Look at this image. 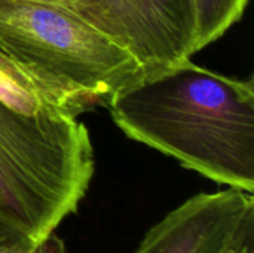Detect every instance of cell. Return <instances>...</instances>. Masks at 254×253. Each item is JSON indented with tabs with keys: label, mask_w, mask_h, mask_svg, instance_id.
I'll use <instances>...</instances> for the list:
<instances>
[{
	"label": "cell",
	"mask_w": 254,
	"mask_h": 253,
	"mask_svg": "<svg viewBox=\"0 0 254 253\" xmlns=\"http://www.w3.org/2000/svg\"><path fill=\"white\" fill-rule=\"evenodd\" d=\"M33 1L49 3V4H54V6L67 9V10H70L71 13H74L76 16H77L79 9H80V6H82V3H83V0H33Z\"/></svg>",
	"instance_id": "30bf717a"
},
{
	"label": "cell",
	"mask_w": 254,
	"mask_h": 253,
	"mask_svg": "<svg viewBox=\"0 0 254 253\" xmlns=\"http://www.w3.org/2000/svg\"><path fill=\"white\" fill-rule=\"evenodd\" d=\"M208 253H254V200L240 210Z\"/></svg>",
	"instance_id": "ba28073f"
},
{
	"label": "cell",
	"mask_w": 254,
	"mask_h": 253,
	"mask_svg": "<svg viewBox=\"0 0 254 253\" xmlns=\"http://www.w3.org/2000/svg\"><path fill=\"white\" fill-rule=\"evenodd\" d=\"M95 155L79 118L25 115L0 100V222L39 245L77 212Z\"/></svg>",
	"instance_id": "7a4b0ae2"
},
{
	"label": "cell",
	"mask_w": 254,
	"mask_h": 253,
	"mask_svg": "<svg viewBox=\"0 0 254 253\" xmlns=\"http://www.w3.org/2000/svg\"><path fill=\"white\" fill-rule=\"evenodd\" d=\"M0 52L79 118L144 78L137 58L67 9L0 0Z\"/></svg>",
	"instance_id": "3957f363"
},
{
	"label": "cell",
	"mask_w": 254,
	"mask_h": 253,
	"mask_svg": "<svg viewBox=\"0 0 254 253\" xmlns=\"http://www.w3.org/2000/svg\"><path fill=\"white\" fill-rule=\"evenodd\" d=\"M28 253H65V246L64 242L55 233H52L39 245H36Z\"/></svg>",
	"instance_id": "9c48e42d"
},
{
	"label": "cell",
	"mask_w": 254,
	"mask_h": 253,
	"mask_svg": "<svg viewBox=\"0 0 254 253\" xmlns=\"http://www.w3.org/2000/svg\"><path fill=\"white\" fill-rule=\"evenodd\" d=\"M28 252H30V251H28ZM28 252H24V253H28Z\"/></svg>",
	"instance_id": "8fae6325"
},
{
	"label": "cell",
	"mask_w": 254,
	"mask_h": 253,
	"mask_svg": "<svg viewBox=\"0 0 254 253\" xmlns=\"http://www.w3.org/2000/svg\"><path fill=\"white\" fill-rule=\"evenodd\" d=\"M0 100L25 115L76 118L51 91L3 52H0Z\"/></svg>",
	"instance_id": "8992f818"
},
{
	"label": "cell",
	"mask_w": 254,
	"mask_h": 253,
	"mask_svg": "<svg viewBox=\"0 0 254 253\" xmlns=\"http://www.w3.org/2000/svg\"><path fill=\"white\" fill-rule=\"evenodd\" d=\"M106 109L128 139L254 194L253 76H226L189 60L143 78Z\"/></svg>",
	"instance_id": "6da1fadb"
},
{
	"label": "cell",
	"mask_w": 254,
	"mask_h": 253,
	"mask_svg": "<svg viewBox=\"0 0 254 253\" xmlns=\"http://www.w3.org/2000/svg\"><path fill=\"white\" fill-rule=\"evenodd\" d=\"M250 0H195L198 16L196 52L219 40L244 15Z\"/></svg>",
	"instance_id": "52a82bcc"
},
{
	"label": "cell",
	"mask_w": 254,
	"mask_h": 253,
	"mask_svg": "<svg viewBox=\"0 0 254 253\" xmlns=\"http://www.w3.org/2000/svg\"><path fill=\"white\" fill-rule=\"evenodd\" d=\"M77 16L128 49L144 78L198 54L195 0H83Z\"/></svg>",
	"instance_id": "277c9868"
},
{
	"label": "cell",
	"mask_w": 254,
	"mask_h": 253,
	"mask_svg": "<svg viewBox=\"0 0 254 253\" xmlns=\"http://www.w3.org/2000/svg\"><path fill=\"white\" fill-rule=\"evenodd\" d=\"M252 200L253 192L238 188L199 192L156 222L134 253H208Z\"/></svg>",
	"instance_id": "5b68a950"
}]
</instances>
